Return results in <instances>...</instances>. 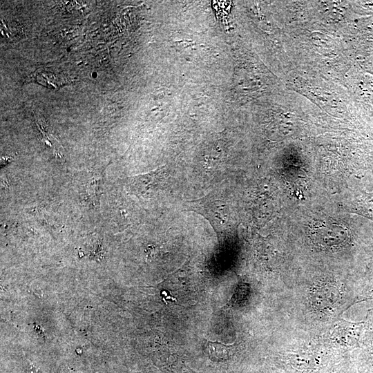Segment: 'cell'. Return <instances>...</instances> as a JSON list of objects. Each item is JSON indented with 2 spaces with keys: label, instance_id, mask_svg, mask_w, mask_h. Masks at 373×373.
<instances>
[{
  "label": "cell",
  "instance_id": "6da1fadb",
  "mask_svg": "<svg viewBox=\"0 0 373 373\" xmlns=\"http://www.w3.org/2000/svg\"><path fill=\"white\" fill-rule=\"evenodd\" d=\"M303 329L285 337V343L274 357L278 373H330L339 368L349 358L334 345L325 333Z\"/></svg>",
  "mask_w": 373,
  "mask_h": 373
},
{
  "label": "cell",
  "instance_id": "7a4b0ae2",
  "mask_svg": "<svg viewBox=\"0 0 373 373\" xmlns=\"http://www.w3.org/2000/svg\"><path fill=\"white\" fill-rule=\"evenodd\" d=\"M191 211L207 218L216 231H226L231 226L230 211L226 202L207 195L189 202Z\"/></svg>",
  "mask_w": 373,
  "mask_h": 373
},
{
  "label": "cell",
  "instance_id": "3957f363",
  "mask_svg": "<svg viewBox=\"0 0 373 373\" xmlns=\"http://www.w3.org/2000/svg\"><path fill=\"white\" fill-rule=\"evenodd\" d=\"M162 169L135 176L130 185L133 191L140 194L151 193L158 189L162 179Z\"/></svg>",
  "mask_w": 373,
  "mask_h": 373
},
{
  "label": "cell",
  "instance_id": "277c9868",
  "mask_svg": "<svg viewBox=\"0 0 373 373\" xmlns=\"http://www.w3.org/2000/svg\"><path fill=\"white\" fill-rule=\"evenodd\" d=\"M206 351L211 360L219 362L230 360L235 354L236 348L233 345L208 341L206 344Z\"/></svg>",
  "mask_w": 373,
  "mask_h": 373
},
{
  "label": "cell",
  "instance_id": "5b68a950",
  "mask_svg": "<svg viewBox=\"0 0 373 373\" xmlns=\"http://www.w3.org/2000/svg\"><path fill=\"white\" fill-rule=\"evenodd\" d=\"M352 358L358 373H373V352H365L356 349Z\"/></svg>",
  "mask_w": 373,
  "mask_h": 373
},
{
  "label": "cell",
  "instance_id": "8992f818",
  "mask_svg": "<svg viewBox=\"0 0 373 373\" xmlns=\"http://www.w3.org/2000/svg\"><path fill=\"white\" fill-rule=\"evenodd\" d=\"M104 171L99 173L93 175L87 183L86 192L88 199L90 203L97 206L99 204V199L101 194V189L103 183Z\"/></svg>",
  "mask_w": 373,
  "mask_h": 373
},
{
  "label": "cell",
  "instance_id": "52a82bcc",
  "mask_svg": "<svg viewBox=\"0 0 373 373\" xmlns=\"http://www.w3.org/2000/svg\"><path fill=\"white\" fill-rule=\"evenodd\" d=\"M373 299V278L364 280L357 286L355 303Z\"/></svg>",
  "mask_w": 373,
  "mask_h": 373
},
{
  "label": "cell",
  "instance_id": "ba28073f",
  "mask_svg": "<svg viewBox=\"0 0 373 373\" xmlns=\"http://www.w3.org/2000/svg\"><path fill=\"white\" fill-rule=\"evenodd\" d=\"M330 373H358L356 367L352 358L351 354L349 358L337 370Z\"/></svg>",
  "mask_w": 373,
  "mask_h": 373
},
{
  "label": "cell",
  "instance_id": "9c48e42d",
  "mask_svg": "<svg viewBox=\"0 0 373 373\" xmlns=\"http://www.w3.org/2000/svg\"><path fill=\"white\" fill-rule=\"evenodd\" d=\"M267 373H278V372L274 370L271 371V372H267Z\"/></svg>",
  "mask_w": 373,
  "mask_h": 373
}]
</instances>
